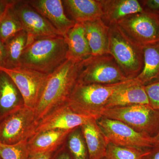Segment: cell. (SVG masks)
Wrapping results in <instances>:
<instances>
[{"label":"cell","instance_id":"obj_1","mask_svg":"<svg viewBox=\"0 0 159 159\" xmlns=\"http://www.w3.org/2000/svg\"><path fill=\"white\" fill-rule=\"evenodd\" d=\"M81 61L68 58L48 75L34 109L38 122L67 101L77 84Z\"/></svg>","mask_w":159,"mask_h":159},{"label":"cell","instance_id":"obj_2","mask_svg":"<svg viewBox=\"0 0 159 159\" xmlns=\"http://www.w3.org/2000/svg\"><path fill=\"white\" fill-rule=\"evenodd\" d=\"M68 46L62 36L36 39L27 43L20 66L51 74L68 59Z\"/></svg>","mask_w":159,"mask_h":159},{"label":"cell","instance_id":"obj_3","mask_svg":"<svg viewBox=\"0 0 159 159\" xmlns=\"http://www.w3.org/2000/svg\"><path fill=\"white\" fill-rule=\"evenodd\" d=\"M134 80L129 79L111 84H84L77 82L67 102L77 113L98 119L100 112L114 93Z\"/></svg>","mask_w":159,"mask_h":159},{"label":"cell","instance_id":"obj_4","mask_svg":"<svg viewBox=\"0 0 159 159\" xmlns=\"http://www.w3.org/2000/svg\"><path fill=\"white\" fill-rule=\"evenodd\" d=\"M109 26V51L126 77L136 78L144 65L143 47L132 42L124 35L116 24Z\"/></svg>","mask_w":159,"mask_h":159},{"label":"cell","instance_id":"obj_5","mask_svg":"<svg viewBox=\"0 0 159 159\" xmlns=\"http://www.w3.org/2000/svg\"><path fill=\"white\" fill-rule=\"evenodd\" d=\"M99 116L120 121L137 131L151 137L156 135L159 132V110L149 105L104 108L100 112Z\"/></svg>","mask_w":159,"mask_h":159},{"label":"cell","instance_id":"obj_6","mask_svg":"<svg viewBox=\"0 0 159 159\" xmlns=\"http://www.w3.org/2000/svg\"><path fill=\"white\" fill-rule=\"evenodd\" d=\"M129 79L110 54L91 55L81 61L77 83L81 84H111Z\"/></svg>","mask_w":159,"mask_h":159},{"label":"cell","instance_id":"obj_7","mask_svg":"<svg viewBox=\"0 0 159 159\" xmlns=\"http://www.w3.org/2000/svg\"><path fill=\"white\" fill-rule=\"evenodd\" d=\"M126 37L138 45L159 41V13L144 11L128 16L116 24Z\"/></svg>","mask_w":159,"mask_h":159},{"label":"cell","instance_id":"obj_8","mask_svg":"<svg viewBox=\"0 0 159 159\" xmlns=\"http://www.w3.org/2000/svg\"><path fill=\"white\" fill-rule=\"evenodd\" d=\"M38 121L34 111L26 107L9 114L0 122V142L12 145L35 134Z\"/></svg>","mask_w":159,"mask_h":159},{"label":"cell","instance_id":"obj_9","mask_svg":"<svg viewBox=\"0 0 159 159\" xmlns=\"http://www.w3.org/2000/svg\"><path fill=\"white\" fill-rule=\"evenodd\" d=\"M97 122L109 143L143 149L153 148V137L137 131L123 122L103 117L98 118Z\"/></svg>","mask_w":159,"mask_h":159},{"label":"cell","instance_id":"obj_10","mask_svg":"<svg viewBox=\"0 0 159 159\" xmlns=\"http://www.w3.org/2000/svg\"><path fill=\"white\" fill-rule=\"evenodd\" d=\"M8 74L21 94L25 106L34 111L48 74L19 66L12 69L0 67Z\"/></svg>","mask_w":159,"mask_h":159},{"label":"cell","instance_id":"obj_11","mask_svg":"<svg viewBox=\"0 0 159 159\" xmlns=\"http://www.w3.org/2000/svg\"><path fill=\"white\" fill-rule=\"evenodd\" d=\"M11 8L28 34V43L40 38L62 36L27 1L12 0Z\"/></svg>","mask_w":159,"mask_h":159},{"label":"cell","instance_id":"obj_12","mask_svg":"<svg viewBox=\"0 0 159 159\" xmlns=\"http://www.w3.org/2000/svg\"><path fill=\"white\" fill-rule=\"evenodd\" d=\"M67 101L56 107L38 121L35 134L51 129L74 130L92 119H97L77 113L72 109Z\"/></svg>","mask_w":159,"mask_h":159},{"label":"cell","instance_id":"obj_13","mask_svg":"<svg viewBox=\"0 0 159 159\" xmlns=\"http://www.w3.org/2000/svg\"><path fill=\"white\" fill-rule=\"evenodd\" d=\"M27 2L63 37L76 24L67 16L61 0H30Z\"/></svg>","mask_w":159,"mask_h":159},{"label":"cell","instance_id":"obj_14","mask_svg":"<svg viewBox=\"0 0 159 159\" xmlns=\"http://www.w3.org/2000/svg\"><path fill=\"white\" fill-rule=\"evenodd\" d=\"M72 130L51 129L35 134L28 141L30 156L54 152L62 146Z\"/></svg>","mask_w":159,"mask_h":159},{"label":"cell","instance_id":"obj_15","mask_svg":"<svg viewBox=\"0 0 159 159\" xmlns=\"http://www.w3.org/2000/svg\"><path fill=\"white\" fill-rule=\"evenodd\" d=\"M24 106V99L14 82L8 74L0 70V122Z\"/></svg>","mask_w":159,"mask_h":159},{"label":"cell","instance_id":"obj_16","mask_svg":"<svg viewBox=\"0 0 159 159\" xmlns=\"http://www.w3.org/2000/svg\"><path fill=\"white\" fill-rule=\"evenodd\" d=\"M102 20L107 26L116 24L130 15L144 11L137 0H100Z\"/></svg>","mask_w":159,"mask_h":159},{"label":"cell","instance_id":"obj_17","mask_svg":"<svg viewBox=\"0 0 159 159\" xmlns=\"http://www.w3.org/2000/svg\"><path fill=\"white\" fill-rule=\"evenodd\" d=\"M138 104L149 105V101L145 86L140 84L134 79L133 81L115 92L107 102L104 108Z\"/></svg>","mask_w":159,"mask_h":159},{"label":"cell","instance_id":"obj_18","mask_svg":"<svg viewBox=\"0 0 159 159\" xmlns=\"http://www.w3.org/2000/svg\"><path fill=\"white\" fill-rule=\"evenodd\" d=\"M94 119L80 126L88 152L89 159L105 158L108 142Z\"/></svg>","mask_w":159,"mask_h":159},{"label":"cell","instance_id":"obj_19","mask_svg":"<svg viewBox=\"0 0 159 159\" xmlns=\"http://www.w3.org/2000/svg\"><path fill=\"white\" fill-rule=\"evenodd\" d=\"M65 10L76 23H84L102 18L100 0H64Z\"/></svg>","mask_w":159,"mask_h":159},{"label":"cell","instance_id":"obj_20","mask_svg":"<svg viewBox=\"0 0 159 159\" xmlns=\"http://www.w3.org/2000/svg\"><path fill=\"white\" fill-rule=\"evenodd\" d=\"M93 55L109 54V26L102 18L83 23Z\"/></svg>","mask_w":159,"mask_h":159},{"label":"cell","instance_id":"obj_21","mask_svg":"<svg viewBox=\"0 0 159 159\" xmlns=\"http://www.w3.org/2000/svg\"><path fill=\"white\" fill-rule=\"evenodd\" d=\"M68 46V59L81 61L92 55L83 23H76L65 35Z\"/></svg>","mask_w":159,"mask_h":159},{"label":"cell","instance_id":"obj_22","mask_svg":"<svg viewBox=\"0 0 159 159\" xmlns=\"http://www.w3.org/2000/svg\"><path fill=\"white\" fill-rule=\"evenodd\" d=\"M144 65L134 79L145 86L159 81V41L143 47Z\"/></svg>","mask_w":159,"mask_h":159},{"label":"cell","instance_id":"obj_23","mask_svg":"<svg viewBox=\"0 0 159 159\" xmlns=\"http://www.w3.org/2000/svg\"><path fill=\"white\" fill-rule=\"evenodd\" d=\"M28 42V34L22 30L4 43L5 55L3 67L12 69L20 66L21 57Z\"/></svg>","mask_w":159,"mask_h":159},{"label":"cell","instance_id":"obj_24","mask_svg":"<svg viewBox=\"0 0 159 159\" xmlns=\"http://www.w3.org/2000/svg\"><path fill=\"white\" fill-rule=\"evenodd\" d=\"M150 149L118 146L108 143L105 158L106 159H144L150 152Z\"/></svg>","mask_w":159,"mask_h":159},{"label":"cell","instance_id":"obj_25","mask_svg":"<svg viewBox=\"0 0 159 159\" xmlns=\"http://www.w3.org/2000/svg\"><path fill=\"white\" fill-rule=\"evenodd\" d=\"M11 3L6 14L0 21V40L4 43L23 30L19 20L11 9Z\"/></svg>","mask_w":159,"mask_h":159},{"label":"cell","instance_id":"obj_26","mask_svg":"<svg viewBox=\"0 0 159 159\" xmlns=\"http://www.w3.org/2000/svg\"><path fill=\"white\" fill-rule=\"evenodd\" d=\"M66 140L68 150L73 159H89L87 148L80 127L72 130Z\"/></svg>","mask_w":159,"mask_h":159},{"label":"cell","instance_id":"obj_27","mask_svg":"<svg viewBox=\"0 0 159 159\" xmlns=\"http://www.w3.org/2000/svg\"><path fill=\"white\" fill-rule=\"evenodd\" d=\"M28 140L12 145L0 142V157L2 159H29L30 156Z\"/></svg>","mask_w":159,"mask_h":159},{"label":"cell","instance_id":"obj_28","mask_svg":"<svg viewBox=\"0 0 159 159\" xmlns=\"http://www.w3.org/2000/svg\"><path fill=\"white\" fill-rule=\"evenodd\" d=\"M149 105L154 109L159 110V81L145 86Z\"/></svg>","mask_w":159,"mask_h":159},{"label":"cell","instance_id":"obj_29","mask_svg":"<svg viewBox=\"0 0 159 159\" xmlns=\"http://www.w3.org/2000/svg\"><path fill=\"white\" fill-rule=\"evenodd\" d=\"M139 2L143 10L159 13V0H145Z\"/></svg>","mask_w":159,"mask_h":159},{"label":"cell","instance_id":"obj_30","mask_svg":"<svg viewBox=\"0 0 159 159\" xmlns=\"http://www.w3.org/2000/svg\"><path fill=\"white\" fill-rule=\"evenodd\" d=\"M50 159H73L67 148L63 145L53 152Z\"/></svg>","mask_w":159,"mask_h":159},{"label":"cell","instance_id":"obj_31","mask_svg":"<svg viewBox=\"0 0 159 159\" xmlns=\"http://www.w3.org/2000/svg\"><path fill=\"white\" fill-rule=\"evenodd\" d=\"M11 2V1L8 0H0V21L6 14Z\"/></svg>","mask_w":159,"mask_h":159},{"label":"cell","instance_id":"obj_32","mask_svg":"<svg viewBox=\"0 0 159 159\" xmlns=\"http://www.w3.org/2000/svg\"><path fill=\"white\" fill-rule=\"evenodd\" d=\"M144 159H159V148H151L150 152Z\"/></svg>","mask_w":159,"mask_h":159},{"label":"cell","instance_id":"obj_33","mask_svg":"<svg viewBox=\"0 0 159 159\" xmlns=\"http://www.w3.org/2000/svg\"><path fill=\"white\" fill-rule=\"evenodd\" d=\"M53 152H48L30 156L29 159H50Z\"/></svg>","mask_w":159,"mask_h":159},{"label":"cell","instance_id":"obj_34","mask_svg":"<svg viewBox=\"0 0 159 159\" xmlns=\"http://www.w3.org/2000/svg\"><path fill=\"white\" fill-rule=\"evenodd\" d=\"M5 55V45L0 40V67L4 66Z\"/></svg>","mask_w":159,"mask_h":159},{"label":"cell","instance_id":"obj_35","mask_svg":"<svg viewBox=\"0 0 159 159\" xmlns=\"http://www.w3.org/2000/svg\"><path fill=\"white\" fill-rule=\"evenodd\" d=\"M152 137L153 140V148H159V132L156 135Z\"/></svg>","mask_w":159,"mask_h":159},{"label":"cell","instance_id":"obj_36","mask_svg":"<svg viewBox=\"0 0 159 159\" xmlns=\"http://www.w3.org/2000/svg\"><path fill=\"white\" fill-rule=\"evenodd\" d=\"M102 159H106L105 158H103Z\"/></svg>","mask_w":159,"mask_h":159},{"label":"cell","instance_id":"obj_37","mask_svg":"<svg viewBox=\"0 0 159 159\" xmlns=\"http://www.w3.org/2000/svg\"><path fill=\"white\" fill-rule=\"evenodd\" d=\"M0 159H2L1 158V157H0Z\"/></svg>","mask_w":159,"mask_h":159}]
</instances>
